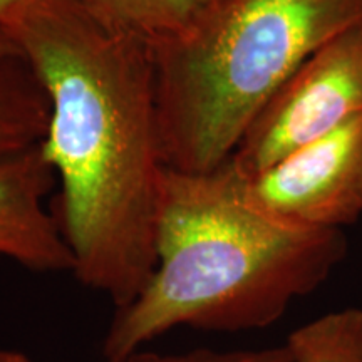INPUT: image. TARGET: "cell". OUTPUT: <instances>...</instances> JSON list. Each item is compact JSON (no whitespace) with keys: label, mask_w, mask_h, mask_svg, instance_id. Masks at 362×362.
<instances>
[{"label":"cell","mask_w":362,"mask_h":362,"mask_svg":"<svg viewBox=\"0 0 362 362\" xmlns=\"http://www.w3.org/2000/svg\"><path fill=\"white\" fill-rule=\"evenodd\" d=\"M292 362H362V309L317 317L285 342Z\"/></svg>","instance_id":"9"},{"label":"cell","mask_w":362,"mask_h":362,"mask_svg":"<svg viewBox=\"0 0 362 362\" xmlns=\"http://www.w3.org/2000/svg\"><path fill=\"white\" fill-rule=\"evenodd\" d=\"M40 143L0 151V257L34 272H72L61 225L44 205L57 178Z\"/></svg>","instance_id":"6"},{"label":"cell","mask_w":362,"mask_h":362,"mask_svg":"<svg viewBox=\"0 0 362 362\" xmlns=\"http://www.w3.org/2000/svg\"><path fill=\"white\" fill-rule=\"evenodd\" d=\"M346 253L344 232L293 228L252 208L228 161L208 173L165 166L155 270L143 291L116 309L104 361L123 362L178 327H269L319 288Z\"/></svg>","instance_id":"2"},{"label":"cell","mask_w":362,"mask_h":362,"mask_svg":"<svg viewBox=\"0 0 362 362\" xmlns=\"http://www.w3.org/2000/svg\"><path fill=\"white\" fill-rule=\"evenodd\" d=\"M0 362H34L29 356L17 349H0Z\"/></svg>","instance_id":"13"},{"label":"cell","mask_w":362,"mask_h":362,"mask_svg":"<svg viewBox=\"0 0 362 362\" xmlns=\"http://www.w3.org/2000/svg\"><path fill=\"white\" fill-rule=\"evenodd\" d=\"M362 19V0H226L183 42L153 52L165 166L208 173L317 49Z\"/></svg>","instance_id":"3"},{"label":"cell","mask_w":362,"mask_h":362,"mask_svg":"<svg viewBox=\"0 0 362 362\" xmlns=\"http://www.w3.org/2000/svg\"><path fill=\"white\" fill-rule=\"evenodd\" d=\"M16 56H22L17 44L13 42V39L11 37V34L0 25V61L7 57H16Z\"/></svg>","instance_id":"12"},{"label":"cell","mask_w":362,"mask_h":362,"mask_svg":"<svg viewBox=\"0 0 362 362\" xmlns=\"http://www.w3.org/2000/svg\"><path fill=\"white\" fill-rule=\"evenodd\" d=\"M30 0H0V25H6Z\"/></svg>","instance_id":"11"},{"label":"cell","mask_w":362,"mask_h":362,"mask_svg":"<svg viewBox=\"0 0 362 362\" xmlns=\"http://www.w3.org/2000/svg\"><path fill=\"white\" fill-rule=\"evenodd\" d=\"M86 11L153 52L187 40L226 0H79Z\"/></svg>","instance_id":"7"},{"label":"cell","mask_w":362,"mask_h":362,"mask_svg":"<svg viewBox=\"0 0 362 362\" xmlns=\"http://www.w3.org/2000/svg\"><path fill=\"white\" fill-rule=\"evenodd\" d=\"M4 29L49 103L40 144L61 185L72 274L121 309L156 265L165 163L153 51L79 0H30Z\"/></svg>","instance_id":"1"},{"label":"cell","mask_w":362,"mask_h":362,"mask_svg":"<svg viewBox=\"0 0 362 362\" xmlns=\"http://www.w3.org/2000/svg\"><path fill=\"white\" fill-rule=\"evenodd\" d=\"M123 362H292L287 347H265L245 351L194 349L178 354H163L153 351H136Z\"/></svg>","instance_id":"10"},{"label":"cell","mask_w":362,"mask_h":362,"mask_svg":"<svg viewBox=\"0 0 362 362\" xmlns=\"http://www.w3.org/2000/svg\"><path fill=\"white\" fill-rule=\"evenodd\" d=\"M237 176L243 200L269 218L300 230L344 232L362 216V116L259 175Z\"/></svg>","instance_id":"5"},{"label":"cell","mask_w":362,"mask_h":362,"mask_svg":"<svg viewBox=\"0 0 362 362\" xmlns=\"http://www.w3.org/2000/svg\"><path fill=\"white\" fill-rule=\"evenodd\" d=\"M49 103L37 76L22 56L0 61V151L45 138Z\"/></svg>","instance_id":"8"},{"label":"cell","mask_w":362,"mask_h":362,"mask_svg":"<svg viewBox=\"0 0 362 362\" xmlns=\"http://www.w3.org/2000/svg\"><path fill=\"white\" fill-rule=\"evenodd\" d=\"M361 116L362 19L327 40L293 72L228 163L240 176L259 175Z\"/></svg>","instance_id":"4"}]
</instances>
